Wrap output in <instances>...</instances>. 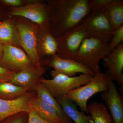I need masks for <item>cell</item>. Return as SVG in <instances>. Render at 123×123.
<instances>
[{
	"label": "cell",
	"mask_w": 123,
	"mask_h": 123,
	"mask_svg": "<svg viewBox=\"0 0 123 123\" xmlns=\"http://www.w3.org/2000/svg\"><path fill=\"white\" fill-rule=\"evenodd\" d=\"M28 91L9 82L0 84V98L11 101L17 99Z\"/></svg>",
	"instance_id": "cell-22"
},
{
	"label": "cell",
	"mask_w": 123,
	"mask_h": 123,
	"mask_svg": "<svg viewBox=\"0 0 123 123\" xmlns=\"http://www.w3.org/2000/svg\"><path fill=\"white\" fill-rule=\"evenodd\" d=\"M66 114L75 123H94L92 117L79 111L76 105L65 96L56 98Z\"/></svg>",
	"instance_id": "cell-17"
},
{
	"label": "cell",
	"mask_w": 123,
	"mask_h": 123,
	"mask_svg": "<svg viewBox=\"0 0 123 123\" xmlns=\"http://www.w3.org/2000/svg\"><path fill=\"white\" fill-rule=\"evenodd\" d=\"M9 14L25 18L39 26L50 24L47 4L38 1H30L21 7L11 8Z\"/></svg>",
	"instance_id": "cell-8"
},
{
	"label": "cell",
	"mask_w": 123,
	"mask_h": 123,
	"mask_svg": "<svg viewBox=\"0 0 123 123\" xmlns=\"http://www.w3.org/2000/svg\"><path fill=\"white\" fill-rule=\"evenodd\" d=\"M27 123H51L46 121L37 114L33 109L31 110L28 112Z\"/></svg>",
	"instance_id": "cell-27"
},
{
	"label": "cell",
	"mask_w": 123,
	"mask_h": 123,
	"mask_svg": "<svg viewBox=\"0 0 123 123\" xmlns=\"http://www.w3.org/2000/svg\"><path fill=\"white\" fill-rule=\"evenodd\" d=\"M28 112H22L14 114L5 119L0 123H27Z\"/></svg>",
	"instance_id": "cell-24"
},
{
	"label": "cell",
	"mask_w": 123,
	"mask_h": 123,
	"mask_svg": "<svg viewBox=\"0 0 123 123\" xmlns=\"http://www.w3.org/2000/svg\"><path fill=\"white\" fill-rule=\"evenodd\" d=\"M117 0H88L90 11H102Z\"/></svg>",
	"instance_id": "cell-23"
},
{
	"label": "cell",
	"mask_w": 123,
	"mask_h": 123,
	"mask_svg": "<svg viewBox=\"0 0 123 123\" xmlns=\"http://www.w3.org/2000/svg\"><path fill=\"white\" fill-rule=\"evenodd\" d=\"M49 23L56 39L81 24L90 12L88 0L47 1Z\"/></svg>",
	"instance_id": "cell-1"
},
{
	"label": "cell",
	"mask_w": 123,
	"mask_h": 123,
	"mask_svg": "<svg viewBox=\"0 0 123 123\" xmlns=\"http://www.w3.org/2000/svg\"><path fill=\"white\" fill-rule=\"evenodd\" d=\"M0 43L3 46L12 45L22 49L12 20L7 19L0 22Z\"/></svg>",
	"instance_id": "cell-18"
},
{
	"label": "cell",
	"mask_w": 123,
	"mask_h": 123,
	"mask_svg": "<svg viewBox=\"0 0 123 123\" xmlns=\"http://www.w3.org/2000/svg\"><path fill=\"white\" fill-rule=\"evenodd\" d=\"M87 37L82 23L78 25L56 39V55L63 59L72 60L84 39Z\"/></svg>",
	"instance_id": "cell-7"
},
{
	"label": "cell",
	"mask_w": 123,
	"mask_h": 123,
	"mask_svg": "<svg viewBox=\"0 0 123 123\" xmlns=\"http://www.w3.org/2000/svg\"><path fill=\"white\" fill-rule=\"evenodd\" d=\"M87 109L94 123H114L111 116L103 103H92L87 105Z\"/></svg>",
	"instance_id": "cell-21"
},
{
	"label": "cell",
	"mask_w": 123,
	"mask_h": 123,
	"mask_svg": "<svg viewBox=\"0 0 123 123\" xmlns=\"http://www.w3.org/2000/svg\"><path fill=\"white\" fill-rule=\"evenodd\" d=\"M43 64L54 70L69 77L75 76L78 73L94 76L95 74L85 66L74 60L62 58L55 55L44 60Z\"/></svg>",
	"instance_id": "cell-11"
},
{
	"label": "cell",
	"mask_w": 123,
	"mask_h": 123,
	"mask_svg": "<svg viewBox=\"0 0 123 123\" xmlns=\"http://www.w3.org/2000/svg\"><path fill=\"white\" fill-rule=\"evenodd\" d=\"M13 21L17 29L22 49L28 56L34 66H41L38 49L39 25L28 20L15 17Z\"/></svg>",
	"instance_id": "cell-4"
},
{
	"label": "cell",
	"mask_w": 123,
	"mask_h": 123,
	"mask_svg": "<svg viewBox=\"0 0 123 123\" xmlns=\"http://www.w3.org/2000/svg\"><path fill=\"white\" fill-rule=\"evenodd\" d=\"M29 105L40 117L51 123H64L57 111L35 94L29 101Z\"/></svg>",
	"instance_id": "cell-16"
},
{
	"label": "cell",
	"mask_w": 123,
	"mask_h": 123,
	"mask_svg": "<svg viewBox=\"0 0 123 123\" xmlns=\"http://www.w3.org/2000/svg\"><path fill=\"white\" fill-rule=\"evenodd\" d=\"M101 98L105 102L114 123H123V99L114 82H110L108 89L102 92Z\"/></svg>",
	"instance_id": "cell-12"
},
{
	"label": "cell",
	"mask_w": 123,
	"mask_h": 123,
	"mask_svg": "<svg viewBox=\"0 0 123 123\" xmlns=\"http://www.w3.org/2000/svg\"><path fill=\"white\" fill-rule=\"evenodd\" d=\"M15 73L14 71L0 64V84L9 82Z\"/></svg>",
	"instance_id": "cell-26"
},
{
	"label": "cell",
	"mask_w": 123,
	"mask_h": 123,
	"mask_svg": "<svg viewBox=\"0 0 123 123\" xmlns=\"http://www.w3.org/2000/svg\"><path fill=\"white\" fill-rule=\"evenodd\" d=\"M3 46L0 43V64L2 65L1 64V60L3 55Z\"/></svg>",
	"instance_id": "cell-29"
},
{
	"label": "cell",
	"mask_w": 123,
	"mask_h": 123,
	"mask_svg": "<svg viewBox=\"0 0 123 123\" xmlns=\"http://www.w3.org/2000/svg\"><path fill=\"white\" fill-rule=\"evenodd\" d=\"M82 24L88 37L96 38L106 43L110 42L115 31L101 11H91Z\"/></svg>",
	"instance_id": "cell-6"
},
{
	"label": "cell",
	"mask_w": 123,
	"mask_h": 123,
	"mask_svg": "<svg viewBox=\"0 0 123 123\" xmlns=\"http://www.w3.org/2000/svg\"><path fill=\"white\" fill-rule=\"evenodd\" d=\"M44 67H33L16 73L9 82L21 86L28 91H33L40 78L46 72Z\"/></svg>",
	"instance_id": "cell-15"
},
{
	"label": "cell",
	"mask_w": 123,
	"mask_h": 123,
	"mask_svg": "<svg viewBox=\"0 0 123 123\" xmlns=\"http://www.w3.org/2000/svg\"><path fill=\"white\" fill-rule=\"evenodd\" d=\"M123 43V25L115 31L112 38L109 43L111 51Z\"/></svg>",
	"instance_id": "cell-25"
},
{
	"label": "cell",
	"mask_w": 123,
	"mask_h": 123,
	"mask_svg": "<svg viewBox=\"0 0 123 123\" xmlns=\"http://www.w3.org/2000/svg\"><path fill=\"white\" fill-rule=\"evenodd\" d=\"M115 31L123 25V1L117 0L101 11Z\"/></svg>",
	"instance_id": "cell-20"
},
{
	"label": "cell",
	"mask_w": 123,
	"mask_h": 123,
	"mask_svg": "<svg viewBox=\"0 0 123 123\" xmlns=\"http://www.w3.org/2000/svg\"><path fill=\"white\" fill-rule=\"evenodd\" d=\"M1 1L4 4L11 6L12 8L21 7L26 4L24 3L25 1L21 0H2Z\"/></svg>",
	"instance_id": "cell-28"
},
{
	"label": "cell",
	"mask_w": 123,
	"mask_h": 123,
	"mask_svg": "<svg viewBox=\"0 0 123 123\" xmlns=\"http://www.w3.org/2000/svg\"><path fill=\"white\" fill-rule=\"evenodd\" d=\"M37 44L40 58L43 57L46 58V60L56 55L57 48V40L52 33L50 24L44 26H39Z\"/></svg>",
	"instance_id": "cell-14"
},
{
	"label": "cell",
	"mask_w": 123,
	"mask_h": 123,
	"mask_svg": "<svg viewBox=\"0 0 123 123\" xmlns=\"http://www.w3.org/2000/svg\"><path fill=\"white\" fill-rule=\"evenodd\" d=\"M35 94L33 91H28L14 100L8 101L0 98V122L7 117L19 112H28L31 110L30 99Z\"/></svg>",
	"instance_id": "cell-13"
},
{
	"label": "cell",
	"mask_w": 123,
	"mask_h": 123,
	"mask_svg": "<svg viewBox=\"0 0 123 123\" xmlns=\"http://www.w3.org/2000/svg\"><path fill=\"white\" fill-rule=\"evenodd\" d=\"M109 43L92 37L84 39L73 60L87 68L94 74L101 72L99 63L111 52Z\"/></svg>",
	"instance_id": "cell-2"
},
{
	"label": "cell",
	"mask_w": 123,
	"mask_h": 123,
	"mask_svg": "<svg viewBox=\"0 0 123 123\" xmlns=\"http://www.w3.org/2000/svg\"><path fill=\"white\" fill-rule=\"evenodd\" d=\"M1 64L16 73L35 67L23 50L10 45L3 46Z\"/></svg>",
	"instance_id": "cell-9"
},
{
	"label": "cell",
	"mask_w": 123,
	"mask_h": 123,
	"mask_svg": "<svg viewBox=\"0 0 123 123\" xmlns=\"http://www.w3.org/2000/svg\"><path fill=\"white\" fill-rule=\"evenodd\" d=\"M34 91L36 92V95L40 99L55 109L64 123H72V120L66 114L55 98L39 81Z\"/></svg>",
	"instance_id": "cell-19"
},
{
	"label": "cell",
	"mask_w": 123,
	"mask_h": 123,
	"mask_svg": "<svg viewBox=\"0 0 123 123\" xmlns=\"http://www.w3.org/2000/svg\"><path fill=\"white\" fill-rule=\"evenodd\" d=\"M110 82L105 73L95 74L86 85L70 91L65 95L79 106L83 112L88 113L87 103L93 95L107 90Z\"/></svg>",
	"instance_id": "cell-5"
},
{
	"label": "cell",
	"mask_w": 123,
	"mask_h": 123,
	"mask_svg": "<svg viewBox=\"0 0 123 123\" xmlns=\"http://www.w3.org/2000/svg\"><path fill=\"white\" fill-rule=\"evenodd\" d=\"M50 74L52 79L42 77L38 81L55 98L65 96L70 91L86 85L93 76L81 74L71 77L54 70L51 72Z\"/></svg>",
	"instance_id": "cell-3"
},
{
	"label": "cell",
	"mask_w": 123,
	"mask_h": 123,
	"mask_svg": "<svg viewBox=\"0 0 123 123\" xmlns=\"http://www.w3.org/2000/svg\"><path fill=\"white\" fill-rule=\"evenodd\" d=\"M103 65L106 69L105 74L110 82L116 81L120 85L123 93V43L112 50L103 59Z\"/></svg>",
	"instance_id": "cell-10"
}]
</instances>
